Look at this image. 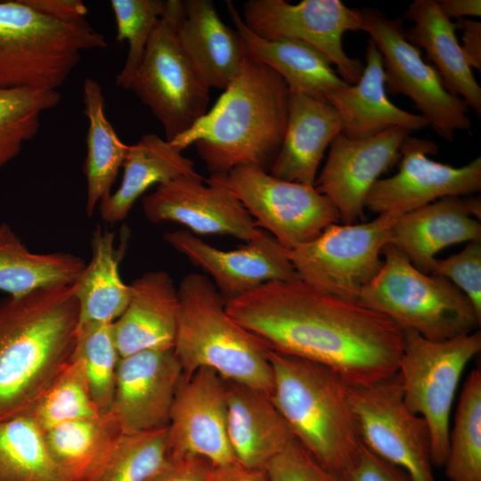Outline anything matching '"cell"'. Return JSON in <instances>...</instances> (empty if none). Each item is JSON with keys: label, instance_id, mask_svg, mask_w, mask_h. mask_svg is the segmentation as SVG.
Instances as JSON below:
<instances>
[{"label": "cell", "instance_id": "1", "mask_svg": "<svg viewBox=\"0 0 481 481\" xmlns=\"http://www.w3.org/2000/svg\"><path fill=\"white\" fill-rule=\"evenodd\" d=\"M225 309L266 349L322 364L349 386H368L397 372L403 330L358 300L297 279L265 282L225 301Z\"/></svg>", "mask_w": 481, "mask_h": 481}, {"label": "cell", "instance_id": "2", "mask_svg": "<svg viewBox=\"0 0 481 481\" xmlns=\"http://www.w3.org/2000/svg\"><path fill=\"white\" fill-rule=\"evenodd\" d=\"M77 325L73 284L0 299V422L29 412L69 362Z\"/></svg>", "mask_w": 481, "mask_h": 481}, {"label": "cell", "instance_id": "3", "mask_svg": "<svg viewBox=\"0 0 481 481\" xmlns=\"http://www.w3.org/2000/svg\"><path fill=\"white\" fill-rule=\"evenodd\" d=\"M289 94L278 73L246 56L213 108L169 142L181 151L194 145L210 175L245 165L269 172L283 143Z\"/></svg>", "mask_w": 481, "mask_h": 481}, {"label": "cell", "instance_id": "4", "mask_svg": "<svg viewBox=\"0 0 481 481\" xmlns=\"http://www.w3.org/2000/svg\"><path fill=\"white\" fill-rule=\"evenodd\" d=\"M272 400L294 437L325 469L346 481L363 448L350 386L331 369L267 349Z\"/></svg>", "mask_w": 481, "mask_h": 481}, {"label": "cell", "instance_id": "5", "mask_svg": "<svg viewBox=\"0 0 481 481\" xmlns=\"http://www.w3.org/2000/svg\"><path fill=\"white\" fill-rule=\"evenodd\" d=\"M179 312L175 354L183 375L200 369L272 395L273 375L265 346L236 322L205 274L191 273L177 288Z\"/></svg>", "mask_w": 481, "mask_h": 481}, {"label": "cell", "instance_id": "6", "mask_svg": "<svg viewBox=\"0 0 481 481\" xmlns=\"http://www.w3.org/2000/svg\"><path fill=\"white\" fill-rule=\"evenodd\" d=\"M106 46L86 19L60 20L24 0L0 1V88L57 91L83 52Z\"/></svg>", "mask_w": 481, "mask_h": 481}, {"label": "cell", "instance_id": "7", "mask_svg": "<svg viewBox=\"0 0 481 481\" xmlns=\"http://www.w3.org/2000/svg\"><path fill=\"white\" fill-rule=\"evenodd\" d=\"M383 265L358 301L431 340L471 333L481 318L466 295L447 279L420 272L399 250L387 245Z\"/></svg>", "mask_w": 481, "mask_h": 481}, {"label": "cell", "instance_id": "8", "mask_svg": "<svg viewBox=\"0 0 481 481\" xmlns=\"http://www.w3.org/2000/svg\"><path fill=\"white\" fill-rule=\"evenodd\" d=\"M397 373L407 408L427 422L431 458L444 465L448 452L450 416L456 391L469 362L481 349V333L475 330L444 340H431L404 330Z\"/></svg>", "mask_w": 481, "mask_h": 481}, {"label": "cell", "instance_id": "9", "mask_svg": "<svg viewBox=\"0 0 481 481\" xmlns=\"http://www.w3.org/2000/svg\"><path fill=\"white\" fill-rule=\"evenodd\" d=\"M205 180L234 195L257 226L286 250L314 240L339 222L336 208L314 185L280 179L259 167L239 166Z\"/></svg>", "mask_w": 481, "mask_h": 481}, {"label": "cell", "instance_id": "10", "mask_svg": "<svg viewBox=\"0 0 481 481\" xmlns=\"http://www.w3.org/2000/svg\"><path fill=\"white\" fill-rule=\"evenodd\" d=\"M395 217L378 215L366 223L332 224L314 240L286 250L299 280L325 293L358 300L378 274Z\"/></svg>", "mask_w": 481, "mask_h": 481}, {"label": "cell", "instance_id": "11", "mask_svg": "<svg viewBox=\"0 0 481 481\" xmlns=\"http://www.w3.org/2000/svg\"><path fill=\"white\" fill-rule=\"evenodd\" d=\"M363 31L382 55L386 89L389 94L409 97L444 140L456 131L469 132L472 121L469 106L448 92L434 68L421 57L420 49L408 41L402 18H388L379 10L361 9Z\"/></svg>", "mask_w": 481, "mask_h": 481}, {"label": "cell", "instance_id": "12", "mask_svg": "<svg viewBox=\"0 0 481 481\" xmlns=\"http://www.w3.org/2000/svg\"><path fill=\"white\" fill-rule=\"evenodd\" d=\"M209 89L183 50L172 23L162 16L127 90L151 110L166 140L172 141L207 113Z\"/></svg>", "mask_w": 481, "mask_h": 481}, {"label": "cell", "instance_id": "13", "mask_svg": "<svg viewBox=\"0 0 481 481\" xmlns=\"http://www.w3.org/2000/svg\"><path fill=\"white\" fill-rule=\"evenodd\" d=\"M349 393L363 445L414 481H436L428 426L405 405L399 374Z\"/></svg>", "mask_w": 481, "mask_h": 481}, {"label": "cell", "instance_id": "14", "mask_svg": "<svg viewBox=\"0 0 481 481\" xmlns=\"http://www.w3.org/2000/svg\"><path fill=\"white\" fill-rule=\"evenodd\" d=\"M242 20L255 35L267 40L292 39L305 42L323 53L338 75L355 84L363 70V62L349 57L343 48L347 31L363 29L361 10L349 8L340 0H248Z\"/></svg>", "mask_w": 481, "mask_h": 481}, {"label": "cell", "instance_id": "15", "mask_svg": "<svg viewBox=\"0 0 481 481\" xmlns=\"http://www.w3.org/2000/svg\"><path fill=\"white\" fill-rule=\"evenodd\" d=\"M436 151L434 142L408 136L400 149L398 172L374 183L364 207L378 215L396 217L445 197L480 191V156L456 167L431 159L428 154Z\"/></svg>", "mask_w": 481, "mask_h": 481}, {"label": "cell", "instance_id": "16", "mask_svg": "<svg viewBox=\"0 0 481 481\" xmlns=\"http://www.w3.org/2000/svg\"><path fill=\"white\" fill-rule=\"evenodd\" d=\"M410 133L395 127L366 139L353 140L342 134L333 139L314 187L330 200L342 224H356L363 217L369 191L400 159Z\"/></svg>", "mask_w": 481, "mask_h": 481}, {"label": "cell", "instance_id": "17", "mask_svg": "<svg viewBox=\"0 0 481 481\" xmlns=\"http://www.w3.org/2000/svg\"><path fill=\"white\" fill-rule=\"evenodd\" d=\"M169 456L196 455L213 465L235 461L227 435L225 380L200 369L183 375L167 425Z\"/></svg>", "mask_w": 481, "mask_h": 481}, {"label": "cell", "instance_id": "18", "mask_svg": "<svg viewBox=\"0 0 481 481\" xmlns=\"http://www.w3.org/2000/svg\"><path fill=\"white\" fill-rule=\"evenodd\" d=\"M142 207L149 221L175 222L196 234L231 235L247 242L262 231L234 195L200 174L158 185L143 196Z\"/></svg>", "mask_w": 481, "mask_h": 481}, {"label": "cell", "instance_id": "19", "mask_svg": "<svg viewBox=\"0 0 481 481\" xmlns=\"http://www.w3.org/2000/svg\"><path fill=\"white\" fill-rule=\"evenodd\" d=\"M163 239L209 274L225 301L265 282L299 279L286 249L263 229L256 238L232 250L217 249L188 230L167 232Z\"/></svg>", "mask_w": 481, "mask_h": 481}, {"label": "cell", "instance_id": "20", "mask_svg": "<svg viewBox=\"0 0 481 481\" xmlns=\"http://www.w3.org/2000/svg\"><path fill=\"white\" fill-rule=\"evenodd\" d=\"M183 376L174 348L145 350L120 357L110 412L121 431L167 427Z\"/></svg>", "mask_w": 481, "mask_h": 481}, {"label": "cell", "instance_id": "21", "mask_svg": "<svg viewBox=\"0 0 481 481\" xmlns=\"http://www.w3.org/2000/svg\"><path fill=\"white\" fill-rule=\"evenodd\" d=\"M163 16L172 23L185 54L207 86L224 90L247 56L236 30L210 0H167Z\"/></svg>", "mask_w": 481, "mask_h": 481}, {"label": "cell", "instance_id": "22", "mask_svg": "<svg viewBox=\"0 0 481 481\" xmlns=\"http://www.w3.org/2000/svg\"><path fill=\"white\" fill-rule=\"evenodd\" d=\"M474 240H481V224L473 216L468 199L458 196L445 197L396 216L388 231V245L428 274L440 250Z\"/></svg>", "mask_w": 481, "mask_h": 481}, {"label": "cell", "instance_id": "23", "mask_svg": "<svg viewBox=\"0 0 481 481\" xmlns=\"http://www.w3.org/2000/svg\"><path fill=\"white\" fill-rule=\"evenodd\" d=\"M129 302L112 323L120 357L151 349L174 348L179 298L165 271H150L131 284Z\"/></svg>", "mask_w": 481, "mask_h": 481}, {"label": "cell", "instance_id": "24", "mask_svg": "<svg viewBox=\"0 0 481 481\" xmlns=\"http://www.w3.org/2000/svg\"><path fill=\"white\" fill-rule=\"evenodd\" d=\"M365 61L355 84L340 87L326 97L339 116L341 134L349 139L361 140L395 127L412 132L428 126L422 115L404 110L387 98L382 55L371 39Z\"/></svg>", "mask_w": 481, "mask_h": 481}, {"label": "cell", "instance_id": "25", "mask_svg": "<svg viewBox=\"0 0 481 481\" xmlns=\"http://www.w3.org/2000/svg\"><path fill=\"white\" fill-rule=\"evenodd\" d=\"M341 131L339 116L326 100L289 91L286 132L269 173L314 185L324 152Z\"/></svg>", "mask_w": 481, "mask_h": 481}, {"label": "cell", "instance_id": "26", "mask_svg": "<svg viewBox=\"0 0 481 481\" xmlns=\"http://www.w3.org/2000/svg\"><path fill=\"white\" fill-rule=\"evenodd\" d=\"M225 387L227 435L233 456L245 467L265 469L294 436L271 395L228 380Z\"/></svg>", "mask_w": 481, "mask_h": 481}, {"label": "cell", "instance_id": "27", "mask_svg": "<svg viewBox=\"0 0 481 481\" xmlns=\"http://www.w3.org/2000/svg\"><path fill=\"white\" fill-rule=\"evenodd\" d=\"M226 8L247 56L278 73L289 91L326 100L333 91L349 85L315 47L298 40L259 37L247 28L232 1H226Z\"/></svg>", "mask_w": 481, "mask_h": 481}, {"label": "cell", "instance_id": "28", "mask_svg": "<svg viewBox=\"0 0 481 481\" xmlns=\"http://www.w3.org/2000/svg\"><path fill=\"white\" fill-rule=\"evenodd\" d=\"M404 17L413 22L405 30L408 41L425 50L446 90L463 99L480 117L481 87L463 56L455 34L456 23L445 17L437 0H415Z\"/></svg>", "mask_w": 481, "mask_h": 481}, {"label": "cell", "instance_id": "29", "mask_svg": "<svg viewBox=\"0 0 481 481\" xmlns=\"http://www.w3.org/2000/svg\"><path fill=\"white\" fill-rule=\"evenodd\" d=\"M122 167L119 187L99 204L102 219L110 224L124 220L152 185L199 174L191 159L155 134H145L136 143L128 145Z\"/></svg>", "mask_w": 481, "mask_h": 481}, {"label": "cell", "instance_id": "30", "mask_svg": "<svg viewBox=\"0 0 481 481\" xmlns=\"http://www.w3.org/2000/svg\"><path fill=\"white\" fill-rule=\"evenodd\" d=\"M91 247V261L73 284L78 303L77 328L114 322L131 296L130 284H126L119 273L123 251L116 249L115 233L97 227Z\"/></svg>", "mask_w": 481, "mask_h": 481}, {"label": "cell", "instance_id": "31", "mask_svg": "<svg viewBox=\"0 0 481 481\" xmlns=\"http://www.w3.org/2000/svg\"><path fill=\"white\" fill-rule=\"evenodd\" d=\"M85 261L66 252L34 253L7 224L0 225V291L20 297L58 284L72 285Z\"/></svg>", "mask_w": 481, "mask_h": 481}, {"label": "cell", "instance_id": "32", "mask_svg": "<svg viewBox=\"0 0 481 481\" xmlns=\"http://www.w3.org/2000/svg\"><path fill=\"white\" fill-rule=\"evenodd\" d=\"M83 102L84 114L88 119L84 173L86 180V212L90 216L96 207L111 194L128 145L119 139L107 118L103 92L95 79L87 77L84 81Z\"/></svg>", "mask_w": 481, "mask_h": 481}, {"label": "cell", "instance_id": "33", "mask_svg": "<svg viewBox=\"0 0 481 481\" xmlns=\"http://www.w3.org/2000/svg\"><path fill=\"white\" fill-rule=\"evenodd\" d=\"M121 429L109 411L68 421L43 432L45 447L68 481H87L110 451Z\"/></svg>", "mask_w": 481, "mask_h": 481}, {"label": "cell", "instance_id": "34", "mask_svg": "<svg viewBox=\"0 0 481 481\" xmlns=\"http://www.w3.org/2000/svg\"><path fill=\"white\" fill-rule=\"evenodd\" d=\"M0 481H68L29 416L0 422Z\"/></svg>", "mask_w": 481, "mask_h": 481}, {"label": "cell", "instance_id": "35", "mask_svg": "<svg viewBox=\"0 0 481 481\" xmlns=\"http://www.w3.org/2000/svg\"><path fill=\"white\" fill-rule=\"evenodd\" d=\"M444 473L450 481H481V371H473L461 389L449 430Z\"/></svg>", "mask_w": 481, "mask_h": 481}, {"label": "cell", "instance_id": "36", "mask_svg": "<svg viewBox=\"0 0 481 481\" xmlns=\"http://www.w3.org/2000/svg\"><path fill=\"white\" fill-rule=\"evenodd\" d=\"M168 457L167 426L121 432L87 481H146Z\"/></svg>", "mask_w": 481, "mask_h": 481}, {"label": "cell", "instance_id": "37", "mask_svg": "<svg viewBox=\"0 0 481 481\" xmlns=\"http://www.w3.org/2000/svg\"><path fill=\"white\" fill-rule=\"evenodd\" d=\"M101 413L92 397L83 366L72 355L26 416L45 432L61 423L94 418Z\"/></svg>", "mask_w": 481, "mask_h": 481}, {"label": "cell", "instance_id": "38", "mask_svg": "<svg viewBox=\"0 0 481 481\" xmlns=\"http://www.w3.org/2000/svg\"><path fill=\"white\" fill-rule=\"evenodd\" d=\"M61 98L58 91L0 88V168L37 135L42 113L55 107Z\"/></svg>", "mask_w": 481, "mask_h": 481}, {"label": "cell", "instance_id": "39", "mask_svg": "<svg viewBox=\"0 0 481 481\" xmlns=\"http://www.w3.org/2000/svg\"><path fill=\"white\" fill-rule=\"evenodd\" d=\"M112 323H95L77 328L72 354L83 366L92 397L102 413L110 409L120 359Z\"/></svg>", "mask_w": 481, "mask_h": 481}, {"label": "cell", "instance_id": "40", "mask_svg": "<svg viewBox=\"0 0 481 481\" xmlns=\"http://www.w3.org/2000/svg\"><path fill=\"white\" fill-rule=\"evenodd\" d=\"M167 1L111 0L118 42L128 45L125 64L117 77V86L127 90L136 72L157 21L163 16Z\"/></svg>", "mask_w": 481, "mask_h": 481}, {"label": "cell", "instance_id": "41", "mask_svg": "<svg viewBox=\"0 0 481 481\" xmlns=\"http://www.w3.org/2000/svg\"><path fill=\"white\" fill-rule=\"evenodd\" d=\"M430 274L442 276L461 289L481 318V240L469 242L446 258H436Z\"/></svg>", "mask_w": 481, "mask_h": 481}, {"label": "cell", "instance_id": "42", "mask_svg": "<svg viewBox=\"0 0 481 481\" xmlns=\"http://www.w3.org/2000/svg\"><path fill=\"white\" fill-rule=\"evenodd\" d=\"M269 481H344L325 469L294 437L267 465Z\"/></svg>", "mask_w": 481, "mask_h": 481}, {"label": "cell", "instance_id": "43", "mask_svg": "<svg viewBox=\"0 0 481 481\" xmlns=\"http://www.w3.org/2000/svg\"><path fill=\"white\" fill-rule=\"evenodd\" d=\"M346 481H414L402 468L380 458L363 445Z\"/></svg>", "mask_w": 481, "mask_h": 481}, {"label": "cell", "instance_id": "44", "mask_svg": "<svg viewBox=\"0 0 481 481\" xmlns=\"http://www.w3.org/2000/svg\"><path fill=\"white\" fill-rule=\"evenodd\" d=\"M213 464L196 455L169 456L167 462L146 481H207Z\"/></svg>", "mask_w": 481, "mask_h": 481}, {"label": "cell", "instance_id": "45", "mask_svg": "<svg viewBox=\"0 0 481 481\" xmlns=\"http://www.w3.org/2000/svg\"><path fill=\"white\" fill-rule=\"evenodd\" d=\"M37 11L64 21H73L85 19L88 10L79 0H24Z\"/></svg>", "mask_w": 481, "mask_h": 481}, {"label": "cell", "instance_id": "46", "mask_svg": "<svg viewBox=\"0 0 481 481\" xmlns=\"http://www.w3.org/2000/svg\"><path fill=\"white\" fill-rule=\"evenodd\" d=\"M456 25L462 32L461 49L467 63L481 72V22L461 18Z\"/></svg>", "mask_w": 481, "mask_h": 481}, {"label": "cell", "instance_id": "47", "mask_svg": "<svg viewBox=\"0 0 481 481\" xmlns=\"http://www.w3.org/2000/svg\"><path fill=\"white\" fill-rule=\"evenodd\" d=\"M207 481H269L265 469H250L238 461L213 465Z\"/></svg>", "mask_w": 481, "mask_h": 481}, {"label": "cell", "instance_id": "48", "mask_svg": "<svg viewBox=\"0 0 481 481\" xmlns=\"http://www.w3.org/2000/svg\"><path fill=\"white\" fill-rule=\"evenodd\" d=\"M443 13L449 20L461 19L468 16L480 17V0H437Z\"/></svg>", "mask_w": 481, "mask_h": 481}]
</instances>
